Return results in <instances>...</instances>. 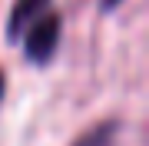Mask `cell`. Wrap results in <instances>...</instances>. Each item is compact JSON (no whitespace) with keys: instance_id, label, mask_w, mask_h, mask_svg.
Returning <instances> with one entry per match:
<instances>
[{"instance_id":"1","label":"cell","mask_w":149,"mask_h":146,"mask_svg":"<svg viewBox=\"0 0 149 146\" xmlns=\"http://www.w3.org/2000/svg\"><path fill=\"white\" fill-rule=\"evenodd\" d=\"M23 50L33 63H50V57L56 53V43H60V17L56 13H43L23 30Z\"/></svg>"},{"instance_id":"2","label":"cell","mask_w":149,"mask_h":146,"mask_svg":"<svg viewBox=\"0 0 149 146\" xmlns=\"http://www.w3.org/2000/svg\"><path fill=\"white\" fill-rule=\"evenodd\" d=\"M47 7H50V0H13L10 17H7V40L17 43V40L23 37V30H27L37 17L47 13Z\"/></svg>"},{"instance_id":"3","label":"cell","mask_w":149,"mask_h":146,"mask_svg":"<svg viewBox=\"0 0 149 146\" xmlns=\"http://www.w3.org/2000/svg\"><path fill=\"white\" fill-rule=\"evenodd\" d=\"M116 133V123H103V126H96L93 133H86L76 146H109V136Z\"/></svg>"},{"instance_id":"4","label":"cell","mask_w":149,"mask_h":146,"mask_svg":"<svg viewBox=\"0 0 149 146\" xmlns=\"http://www.w3.org/2000/svg\"><path fill=\"white\" fill-rule=\"evenodd\" d=\"M3 90H7V76H3V70H0V100H3Z\"/></svg>"},{"instance_id":"5","label":"cell","mask_w":149,"mask_h":146,"mask_svg":"<svg viewBox=\"0 0 149 146\" xmlns=\"http://www.w3.org/2000/svg\"><path fill=\"white\" fill-rule=\"evenodd\" d=\"M119 3V0H103V7H106V10H109V7H116Z\"/></svg>"}]
</instances>
